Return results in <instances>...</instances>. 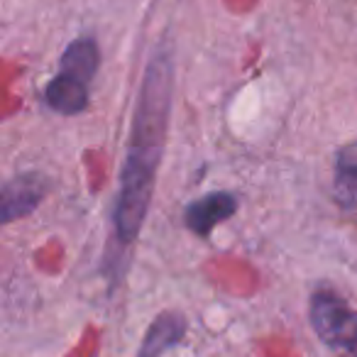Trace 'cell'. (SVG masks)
Returning <instances> with one entry per match:
<instances>
[{"label": "cell", "mask_w": 357, "mask_h": 357, "mask_svg": "<svg viewBox=\"0 0 357 357\" xmlns=\"http://www.w3.org/2000/svg\"><path fill=\"white\" fill-rule=\"evenodd\" d=\"M45 100L52 110L61 115H76L89 105V84L69 74L54 76L45 89Z\"/></svg>", "instance_id": "6"}, {"label": "cell", "mask_w": 357, "mask_h": 357, "mask_svg": "<svg viewBox=\"0 0 357 357\" xmlns=\"http://www.w3.org/2000/svg\"><path fill=\"white\" fill-rule=\"evenodd\" d=\"M186 333V318L176 311L159 313L154 323L149 326L142 345H139L137 357H162L167 350L181 342Z\"/></svg>", "instance_id": "5"}, {"label": "cell", "mask_w": 357, "mask_h": 357, "mask_svg": "<svg viewBox=\"0 0 357 357\" xmlns=\"http://www.w3.org/2000/svg\"><path fill=\"white\" fill-rule=\"evenodd\" d=\"M335 172L337 174H352L357 176V142L345 144L335 154Z\"/></svg>", "instance_id": "9"}, {"label": "cell", "mask_w": 357, "mask_h": 357, "mask_svg": "<svg viewBox=\"0 0 357 357\" xmlns=\"http://www.w3.org/2000/svg\"><path fill=\"white\" fill-rule=\"evenodd\" d=\"M311 326L316 335L342 355L357 352V311L333 291H318L311 298Z\"/></svg>", "instance_id": "2"}, {"label": "cell", "mask_w": 357, "mask_h": 357, "mask_svg": "<svg viewBox=\"0 0 357 357\" xmlns=\"http://www.w3.org/2000/svg\"><path fill=\"white\" fill-rule=\"evenodd\" d=\"M98 61H100V54L93 40H76V42H71L64 50V54H61L59 71L61 74L74 76V79H81L84 84H91L96 71H98Z\"/></svg>", "instance_id": "7"}, {"label": "cell", "mask_w": 357, "mask_h": 357, "mask_svg": "<svg viewBox=\"0 0 357 357\" xmlns=\"http://www.w3.org/2000/svg\"><path fill=\"white\" fill-rule=\"evenodd\" d=\"M235 211H238V199L233 194L213 191V194H206L201 199H196L194 204H189V208L184 211V220L191 233L208 238L211 230L223 223V220H228L230 215H235Z\"/></svg>", "instance_id": "4"}, {"label": "cell", "mask_w": 357, "mask_h": 357, "mask_svg": "<svg viewBox=\"0 0 357 357\" xmlns=\"http://www.w3.org/2000/svg\"><path fill=\"white\" fill-rule=\"evenodd\" d=\"M47 194V181L40 174H20V176L8 178L3 184V211L0 218L3 223H13L15 218H25L40 206Z\"/></svg>", "instance_id": "3"}, {"label": "cell", "mask_w": 357, "mask_h": 357, "mask_svg": "<svg viewBox=\"0 0 357 357\" xmlns=\"http://www.w3.org/2000/svg\"><path fill=\"white\" fill-rule=\"evenodd\" d=\"M342 357H357V352H355V355H342Z\"/></svg>", "instance_id": "10"}, {"label": "cell", "mask_w": 357, "mask_h": 357, "mask_svg": "<svg viewBox=\"0 0 357 357\" xmlns=\"http://www.w3.org/2000/svg\"><path fill=\"white\" fill-rule=\"evenodd\" d=\"M174 69L167 52H157L144 71L130 132L128 157L120 172V191L115 199V233L130 245L142 230L154 194V176L164 154L172 113Z\"/></svg>", "instance_id": "1"}, {"label": "cell", "mask_w": 357, "mask_h": 357, "mask_svg": "<svg viewBox=\"0 0 357 357\" xmlns=\"http://www.w3.org/2000/svg\"><path fill=\"white\" fill-rule=\"evenodd\" d=\"M333 196L335 201L347 211H357V176L352 174H337L335 184H333Z\"/></svg>", "instance_id": "8"}]
</instances>
